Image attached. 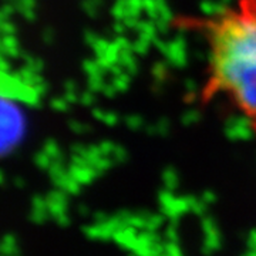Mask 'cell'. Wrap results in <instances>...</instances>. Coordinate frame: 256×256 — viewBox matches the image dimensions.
I'll list each match as a JSON object with an SVG mask.
<instances>
[{
  "mask_svg": "<svg viewBox=\"0 0 256 256\" xmlns=\"http://www.w3.org/2000/svg\"><path fill=\"white\" fill-rule=\"evenodd\" d=\"M198 28L210 48L204 100L226 97L256 136V0H238Z\"/></svg>",
  "mask_w": 256,
  "mask_h": 256,
  "instance_id": "6da1fadb",
  "label": "cell"
}]
</instances>
